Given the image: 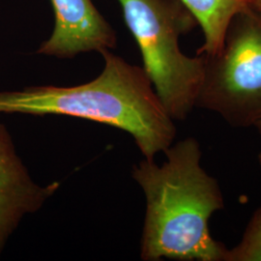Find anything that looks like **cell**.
Returning a JSON list of instances; mask_svg holds the SVG:
<instances>
[{
	"mask_svg": "<svg viewBox=\"0 0 261 261\" xmlns=\"http://www.w3.org/2000/svg\"><path fill=\"white\" fill-rule=\"evenodd\" d=\"M164 154L162 165L144 158L132 171L145 197L141 259L224 261L227 248L209 228L211 217L224 208V196L201 165L199 141L189 137Z\"/></svg>",
	"mask_w": 261,
	"mask_h": 261,
	"instance_id": "1",
	"label": "cell"
},
{
	"mask_svg": "<svg viewBox=\"0 0 261 261\" xmlns=\"http://www.w3.org/2000/svg\"><path fill=\"white\" fill-rule=\"evenodd\" d=\"M103 68L91 82L75 86L40 85L0 92V113L61 115L124 130L145 159H155L174 142L177 130L140 66L107 49Z\"/></svg>",
	"mask_w": 261,
	"mask_h": 261,
	"instance_id": "2",
	"label": "cell"
},
{
	"mask_svg": "<svg viewBox=\"0 0 261 261\" xmlns=\"http://www.w3.org/2000/svg\"><path fill=\"white\" fill-rule=\"evenodd\" d=\"M140 48L145 73L174 121L196 109L204 76L205 56L185 55L180 37L198 23L180 0H117Z\"/></svg>",
	"mask_w": 261,
	"mask_h": 261,
	"instance_id": "3",
	"label": "cell"
},
{
	"mask_svg": "<svg viewBox=\"0 0 261 261\" xmlns=\"http://www.w3.org/2000/svg\"><path fill=\"white\" fill-rule=\"evenodd\" d=\"M204 56L196 109L214 112L233 128L253 127L261 118L260 12H238L219 53Z\"/></svg>",
	"mask_w": 261,
	"mask_h": 261,
	"instance_id": "4",
	"label": "cell"
},
{
	"mask_svg": "<svg viewBox=\"0 0 261 261\" xmlns=\"http://www.w3.org/2000/svg\"><path fill=\"white\" fill-rule=\"evenodd\" d=\"M56 24L49 38L36 54L60 59L81 54L115 48L114 29L96 8L92 0H50Z\"/></svg>",
	"mask_w": 261,
	"mask_h": 261,
	"instance_id": "5",
	"label": "cell"
},
{
	"mask_svg": "<svg viewBox=\"0 0 261 261\" xmlns=\"http://www.w3.org/2000/svg\"><path fill=\"white\" fill-rule=\"evenodd\" d=\"M60 182L36 183L0 123V256L10 237L28 215L38 212L56 194Z\"/></svg>",
	"mask_w": 261,
	"mask_h": 261,
	"instance_id": "6",
	"label": "cell"
},
{
	"mask_svg": "<svg viewBox=\"0 0 261 261\" xmlns=\"http://www.w3.org/2000/svg\"><path fill=\"white\" fill-rule=\"evenodd\" d=\"M196 18L204 41L196 55L214 56L224 44V35L234 16L248 7V0H180Z\"/></svg>",
	"mask_w": 261,
	"mask_h": 261,
	"instance_id": "7",
	"label": "cell"
},
{
	"mask_svg": "<svg viewBox=\"0 0 261 261\" xmlns=\"http://www.w3.org/2000/svg\"><path fill=\"white\" fill-rule=\"evenodd\" d=\"M224 261H261V205L252 213L240 242L226 249Z\"/></svg>",
	"mask_w": 261,
	"mask_h": 261,
	"instance_id": "8",
	"label": "cell"
},
{
	"mask_svg": "<svg viewBox=\"0 0 261 261\" xmlns=\"http://www.w3.org/2000/svg\"><path fill=\"white\" fill-rule=\"evenodd\" d=\"M248 7L261 13V0H248Z\"/></svg>",
	"mask_w": 261,
	"mask_h": 261,
	"instance_id": "9",
	"label": "cell"
},
{
	"mask_svg": "<svg viewBox=\"0 0 261 261\" xmlns=\"http://www.w3.org/2000/svg\"><path fill=\"white\" fill-rule=\"evenodd\" d=\"M253 128L256 130L258 136L261 138V118L258 121L256 122V124L253 126Z\"/></svg>",
	"mask_w": 261,
	"mask_h": 261,
	"instance_id": "10",
	"label": "cell"
},
{
	"mask_svg": "<svg viewBox=\"0 0 261 261\" xmlns=\"http://www.w3.org/2000/svg\"><path fill=\"white\" fill-rule=\"evenodd\" d=\"M257 160H258V163H259V166H260L261 168V152L258 154V156H257Z\"/></svg>",
	"mask_w": 261,
	"mask_h": 261,
	"instance_id": "11",
	"label": "cell"
}]
</instances>
